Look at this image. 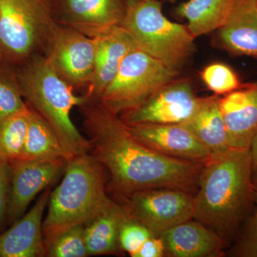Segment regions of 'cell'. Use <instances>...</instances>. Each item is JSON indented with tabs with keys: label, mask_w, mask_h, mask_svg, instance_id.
<instances>
[{
	"label": "cell",
	"mask_w": 257,
	"mask_h": 257,
	"mask_svg": "<svg viewBox=\"0 0 257 257\" xmlns=\"http://www.w3.org/2000/svg\"><path fill=\"white\" fill-rule=\"evenodd\" d=\"M166 256L165 246L160 236H151L147 240L135 257H162Z\"/></svg>",
	"instance_id": "30"
},
{
	"label": "cell",
	"mask_w": 257,
	"mask_h": 257,
	"mask_svg": "<svg viewBox=\"0 0 257 257\" xmlns=\"http://www.w3.org/2000/svg\"><path fill=\"white\" fill-rule=\"evenodd\" d=\"M44 56L59 77L75 92H85L95 64V38L59 25Z\"/></svg>",
	"instance_id": "9"
},
{
	"label": "cell",
	"mask_w": 257,
	"mask_h": 257,
	"mask_svg": "<svg viewBox=\"0 0 257 257\" xmlns=\"http://www.w3.org/2000/svg\"><path fill=\"white\" fill-rule=\"evenodd\" d=\"M30 114L31 109L27 104L21 110L0 121V158L8 163L18 160L20 156L28 133Z\"/></svg>",
	"instance_id": "23"
},
{
	"label": "cell",
	"mask_w": 257,
	"mask_h": 257,
	"mask_svg": "<svg viewBox=\"0 0 257 257\" xmlns=\"http://www.w3.org/2000/svg\"><path fill=\"white\" fill-rule=\"evenodd\" d=\"M229 254L234 257H257V192L253 213L240 230Z\"/></svg>",
	"instance_id": "28"
},
{
	"label": "cell",
	"mask_w": 257,
	"mask_h": 257,
	"mask_svg": "<svg viewBox=\"0 0 257 257\" xmlns=\"http://www.w3.org/2000/svg\"><path fill=\"white\" fill-rule=\"evenodd\" d=\"M179 72L140 49L123 60L99 101L118 115L138 107L159 89L177 79Z\"/></svg>",
	"instance_id": "7"
},
{
	"label": "cell",
	"mask_w": 257,
	"mask_h": 257,
	"mask_svg": "<svg viewBox=\"0 0 257 257\" xmlns=\"http://www.w3.org/2000/svg\"><path fill=\"white\" fill-rule=\"evenodd\" d=\"M10 200V165L0 158V233L8 226Z\"/></svg>",
	"instance_id": "29"
},
{
	"label": "cell",
	"mask_w": 257,
	"mask_h": 257,
	"mask_svg": "<svg viewBox=\"0 0 257 257\" xmlns=\"http://www.w3.org/2000/svg\"><path fill=\"white\" fill-rule=\"evenodd\" d=\"M140 1H141V0H124L126 8H131V7L134 6V5L138 4Z\"/></svg>",
	"instance_id": "32"
},
{
	"label": "cell",
	"mask_w": 257,
	"mask_h": 257,
	"mask_svg": "<svg viewBox=\"0 0 257 257\" xmlns=\"http://www.w3.org/2000/svg\"><path fill=\"white\" fill-rule=\"evenodd\" d=\"M253 184L255 189H256V192H257V170L253 173Z\"/></svg>",
	"instance_id": "33"
},
{
	"label": "cell",
	"mask_w": 257,
	"mask_h": 257,
	"mask_svg": "<svg viewBox=\"0 0 257 257\" xmlns=\"http://www.w3.org/2000/svg\"><path fill=\"white\" fill-rule=\"evenodd\" d=\"M201 99L188 79H175L138 107L119 116L126 125L182 124L194 114Z\"/></svg>",
	"instance_id": "10"
},
{
	"label": "cell",
	"mask_w": 257,
	"mask_h": 257,
	"mask_svg": "<svg viewBox=\"0 0 257 257\" xmlns=\"http://www.w3.org/2000/svg\"><path fill=\"white\" fill-rule=\"evenodd\" d=\"M94 72L82 95L98 101L119 70L123 60L133 50L139 49L132 35L121 25L96 37Z\"/></svg>",
	"instance_id": "15"
},
{
	"label": "cell",
	"mask_w": 257,
	"mask_h": 257,
	"mask_svg": "<svg viewBox=\"0 0 257 257\" xmlns=\"http://www.w3.org/2000/svg\"><path fill=\"white\" fill-rule=\"evenodd\" d=\"M50 192V186L28 212L0 233V257L47 256L42 224Z\"/></svg>",
	"instance_id": "14"
},
{
	"label": "cell",
	"mask_w": 257,
	"mask_h": 257,
	"mask_svg": "<svg viewBox=\"0 0 257 257\" xmlns=\"http://www.w3.org/2000/svg\"><path fill=\"white\" fill-rule=\"evenodd\" d=\"M16 71L24 100L52 128L71 159L89 153L88 139L79 133L71 119V111L86 100L59 77L44 55H37Z\"/></svg>",
	"instance_id": "4"
},
{
	"label": "cell",
	"mask_w": 257,
	"mask_h": 257,
	"mask_svg": "<svg viewBox=\"0 0 257 257\" xmlns=\"http://www.w3.org/2000/svg\"><path fill=\"white\" fill-rule=\"evenodd\" d=\"M106 173L90 152L68 161L62 182L50 192L42 224L47 248L64 231L88 224L114 204L106 193Z\"/></svg>",
	"instance_id": "3"
},
{
	"label": "cell",
	"mask_w": 257,
	"mask_h": 257,
	"mask_svg": "<svg viewBox=\"0 0 257 257\" xmlns=\"http://www.w3.org/2000/svg\"><path fill=\"white\" fill-rule=\"evenodd\" d=\"M166 256H218L228 246L227 241L202 223L192 219L161 234Z\"/></svg>",
	"instance_id": "17"
},
{
	"label": "cell",
	"mask_w": 257,
	"mask_h": 257,
	"mask_svg": "<svg viewBox=\"0 0 257 257\" xmlns=\"http://www.w3.org/2000/svg\"><path fill=\"white\" fill-rule=\"evenodd\" d=\"M77 108L90 153L109 174L110 188L119 197L159 188L190 192L199 183L204 164L165 156L143 145L99 101L86 99Z\"/></svg>",
	"instance_id": "1"
},
{
	"label": "cell",
	"mask_w": 257,
	"mask_h": 257,
	"mask_svg": "<svg viewBox=\"0 0 257 257\" xmlns=\"http://www.w3.org/2000/svg\"><path fill=\"white\" fill-rule=\"evenodd\" d=\"M155 235L140 221L128 215L124 216L119 229V242L121 251L135 257L144 243Z\"/></svg>",
	"instance_id": "27"
},
{
	"label": "cell",
	"mask_w": 257,
	"mask_h": 257,
	"mask_svg": "<svg viewBox=\"0 0 257 257\" xmlns=\"http://www.w3.org/2000/svg\"><path fill=\"white\" fill-rule=\"evenodd\" d=\"M217 39L219 45L231 55L257 59L256 0H235L217 30Z\"/></svg>",
	"instance_id": "18"
},
{
	"label": "cell",
	"mask_w": 257,
	"mask_h": 257,
	"mask_svg": "<svg viewBox=\"0 0 257 257\" xmlns=\"http://www.w3.org/2000/svg\"><path fill=\"white\" fill-rule=\"evenodd\" d=\"M58 0H0V49L18 67L45 55L59 26Z\"/></svg>",
	"instance_id": "5"
},
{
	"label": "cell",
	"mask_w": 257,
	"mask_h": 257,
	"mask_svg": "<svg viewBox=\"0 0 257 257\" xmlns=\"http://www.w3.org/2000/svg\"><path fill=\"white\" fill-rule=\"evenodd\" d=\"M193 199V219L228 243L236 239L254 207L253 162L250 150H231L204 165Z\"/></svg>",
	"instance_id": "2"
},
{
	"label": "cell",
	"mask_w": 257,
	"mask_h": 257,
	"mask_svg": "<svg viewBox=\"0 0 257 257\" xmlns=\"http://www.w3.org/2000/svg\"><path fill=\"white\" fill-rule=\"evenodd\" d=\"M256 2H257V0H256Z\"/></svg>",
	"instance_id": "36"
},
{
	"label": "cell",
	"mask_w": 257,
	"mask_h": 257,
	"mask_svg": "<svg viewBox=\"0 0 257 257\" xmlns=\"http://www.w3.org/2000/svg\"><path fill=\"white\" fill-rule=\"evenodd\" d=\"M28 133L18 160L42 161L71 160L55 132L32 108Z\"/></svg>",
	"instance_id": "22"
},
{
	"label": "cell",
	"mask_w": 257,
	"mask_h": 257,
	"mask_svg": "<svg viewBox=\"0 0 257 257\" xmlns=\"http://www.w3.org/2000/svg\"><path fill=\"white\" fill-rule=\"evenodd\" d=\"M221 98H202L194 114L184 121L185 127L207 149L212 157L231 150L221 109Z\"/></svg>",
	"instance_id": "19"
},
{
	"label": "cell",
	"mask_w": 257,
	"mask_h": 257,
	"mask_svg": "<svg viewBox=\"0 0 257 257\" xmlns=\"http://www.w3.org/2000/svg\"><path fill=\"white\" fill-rule=\"evenodd\" d=\"M252 156L253 162V173L257 170V134L253 139L252 143H251V148H250Z\"/></svg>",
	"instance_id": "31"
},
{
	"label": "cell",
	"mask_w": 257,
	"mask_h": 257,
	"mask_svg": "<svg viewBox=\"0 0 257 257\" xmlns=\"http://www.w3.org/2000/svg\"><path fill=\"white\" fill-rule=\"evenodd\" d=\"M165 1L174 2L175 0H165Z\"/></svg>",
	"instance_id": "35"
},
{
	"label": "cell",
	"mask_w": 257,
	"mask_h": 257,
	"mask_svg": "<svg viewBox=\"0 0 257 257\" xmlns=\"http://www.w3.org/2000/svg\"><path fill=\"white\" fill-rule=\"evenodd\" d=\"M4 62V57H3V52H2L1 49H0V62Z\"/></svg>",
	"instance_id": "34"
},
{
	"label": "cell",
	"mask_w": 257,
	"mask_h": 257,
	"mask_svg": "<svg viewBox=\"0 0 257 257\" xmlns=\"http://www.w3.org/2000/svg\"><path fill=\"white\" fill-rule=\"evenodd\" d=\"M220 103L230 147L250 150L257 134V82L242 84Z\"/></svg>",
	"instance_id": "16"
},
{
	"label": "cell",
	"mask_w": 257,
	"mask_h": 257,
	"mask_svg": "<svg viewBox=\"0 0 257 257\" xmlns=\"http://www.w3.org/2000/svg\"><path fill=\"white\" fill-rule=\"evenodd\" d=\"M201 78L208 89L217 95H226L242 86L236 72L226 64H209L200 73Z\"/></svg>",
	"instance_id": "26"
},
{
	"label": "cell",
	"mask_w": 257,
	"mask_h": 257,
	"mask_svg": "<svg viewBox=\"0 0 257 257\" xmlns=\"http://www.w3.org/2000/svg\"><path fill=\"white\" fill-rule=\"evenodd\" d=\"M85 225H78L64 231L50 243L47 248L48 257H87Z\"/></svg>",
	"instance_id": "25"
},
{
	"label": "cell",
	"mask_w": 257,
	"mask_h": 257,
	"mask_svg": "<svg viewBox=\"0 0 257 257\" xmlns=\"http://www.w3.org/2000/svg\"><path fill=\"white\" fill-rule=\"evenodd\" d=\"M121 26L140 50L175 72H179L195 51V38L187 26L166 18L158 0H141L126 8Z\"/></svg>",
	"instance_id": "6"
},
{
	"label": "cell",
	"mask_w": 257,
	"mask_h": 257,
	"mask_svg": "<svg viewBox=\"0 0 257 257\" xmlns=\"http://www.w3.org/2000/svg\"><path fill=\"white\" fill-rule=\"evenodd\" d=\"M126 211L115 202L85 225V241L89 256L118 254L119 229Z\"/></svg>",
	"instance_id": "20"
},
{
	"label": "cell",
	"mask_w": 257,
	"mask_h": 257,
	"mask_svg": "<svg viewBox=\"0 0 257 257\" xmlns=\"http://www.w3.org/2000/svg\"><path fill=\"white\" fill-rule=\"evenodd\" d=\"M235 0H189L179 5L176 14L187 20L196 38L217 30L227 18Z\"/></svg>",
	"instance_id": "21"
},
{
	"label": "cell",
	"mask_w": 257,
	"mask_h": 257,
	"mask_svg": "<svg viewBox=\"0 0 257 257\" xmlns=\"http://www.w3.org/2000/svg\"><path fill=\"white\" fill-rule=\"evenodd\" d=\"M124 0H58L59 23L96 38L122 24Z\"/></svg>",
	"instance_id": "12"
},
{
	"label": "cell",
	"mask_w": 257,
	"mask_h": 257,
	"mask_svg": "<svg viewBox=\"0 0 257 257\" xmlns=\"http://www.w3.org/2000/svg\"><path fill=\"white\" fill-rule=\"evenodd\" d=\"M122 199L121 205L126 214L145 225L155 236L193 219L194 197L182 189H146Z\"/></svg>",
	"instance_id": "8"
},
{
	"label": "cell",
	"mask_w": 257,
	"mask_h": 257,
	"mask_svg": "<svg viewBox=\"0 0 257 257\" xmlns=\"http://www.w3.org/2000/svg\"><path fill=\"white\" fill-rule=\"evenodd\" d=\"M126 126L140 143L165 156L204 165L212 158L207 149L183 124H138Z\"/></svg>",
	"instance_id": "13"
},
{
	"label": "cell",
	"mask_w": 257,
	"mask_h": 257,
	"mask_svg": "<svg viewBox=\"0 0 257 257\" xmlns=\"http://www.w3.org/2000/svg\"><path fill=\"white\" fill-rule=\"evenodd\" d=\"M66 159L17 160L10 163V200L8 226L26 213L33 199L64 173Z\"/></svg>",
	"instance_id": "11"
},
{
	"label": "cell",
	"mask_w": 257,
	"mask_h": 257,
	"mask_svg": "<svg viewBox=\"0 0 257 257\" xmlns=\"http://www.w3.org/2000/svg\"><path fill=\"white\" fill-rule=\"evenodd\" d=\"M26 105L15 67L6 62H0V121Z\"/></svg>",
	"instance_id": "24"
}]
</instances>
